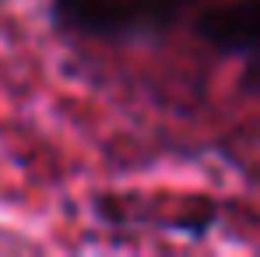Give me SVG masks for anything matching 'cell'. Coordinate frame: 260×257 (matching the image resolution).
<instances>
[{"label": "cell", "instance_id": "1", "mask_svg": "<svg viewBox=\"0 0 260 257\" xmlns=\"http://www.w3.org/2000/svg\"><path fill=\"white\" fill-rule=\"evenodd\" d=\"M204 0H53L60 28L91 39H144L197 14Z\"/></svg>", "mask_w": 260, "mask_h": 257}, {"label": "cell", "instance_id": "2", "mask_svg": "<svg viewBox=\"0 0 260 257\" xmlns=\"http://www.w3.org/2000/svg\"><path fill=\"white\" fill-rule=\"evenodd\" d=\"M193 32L221 56L260 60V0H204Z\"/></svg>", "mask_w": 260, "mask_h": 257}]
</instances>
